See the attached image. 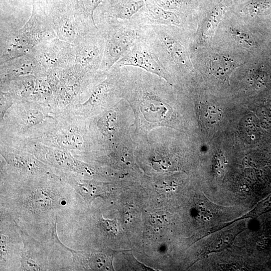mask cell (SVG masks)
I'll use <instances>...</instances> for the list:
<instances>
[{
    "label": "cell",
    "instance_id": "16",
    "mask_svg": "<svg viewBox=\"0 0 271 271\" xmlns=\"http://www.w3.org/2000/svg\"><path fill=\"white\" fill-rule=\"evenodd\" d=\"M103 226L105 230L110 232L113 235H115L118 231L117 225L116 221L102 219Z\"/></svg>",
    "mask_w": 271,
    "mask_h": 271
},
{
    "label": "cell",
    "instance_id": "9",
    "mask_svg": "<svg viewBox=\"0 0 271 271\" xmlns=\"http://www.w3.org/2000/svg\"><path fill=\"white\" fill-rule=\"evenodd\" d=\"M238 66L231 58L217 55L210 59L209 69L213 75L225 82L229 80L233 70Z\"/></svg>",
    "mask_w": 271,
    "mask_h": 271
},
{
    "label": "cell",
    "instance_id": "14",
    "mask_svg": "<svg viewBox=\"0 0 271 271\" xmlns=\"http://www.w3.org/2000/svg\"><path fill=\"white\" fill-rule=\"evenodd\" d=\"M221 15L222 10L219 8H216L210 14L203 27V34L204 37L207 38L211 35Z\"/></svg>",
    "mask_w": 271,
    "mask_h": 271
},
{
    "label": "cell",
    "instance_id": "24",
    "mask_svg": "<svg viewBox=\"0 0 271 271\" xmlns=\"http://www.w3.org/2000/svg\"><path fill=\"white\" fill-rule=\"evenodd\" d=\"M233 268L234 269H236V266H235V265H233Z\"/></svg>",
    "mask_w": 271,
    "mask_h": 271
},
{
    "label": "cell",
    "instance_id": "5",
    "mask_svg": "<svg viewBox=\"0 0 271 271\" xmlns=\"http://www.w3.org/2000/svg\"><path fill=\"white\" fill-rule=\"evenodd\" d=\"M1 88L6 87L13 79L19 77L41 74L32 53L12 58L0 64Z\"/></svg>",
    "mask_w": 271,
    "mask_h": 271
},
{
    "label": "cell",
    "instance_id": "27",
    "mask_svg": "<svg viewBox=\"0 0 271 271\" xmlns=\"http://www.w3.org/2000/svg\"><path fill=\"white\" fill-rule=\"evenodd\" d=\"M202 211H205V209H202L201 210Z\"/></svg>",
    "mask_w": 271,
    "mask_h": 271
},
{
    "label": "cell",
    "instance_id": "15",
    "mask_svg": "<svg viewBox=\"0 0 271 271\" xmlns=\"http://www.w3.org/2000/svg\"><path fill=\"white\" fill-rule=\"evenodd\" d=\"M229 32L235 41L244 48L249 49L255 45L253 39L248 34L233 28H231Z\"/></svg>",
    "mask_w": 271,
    "mask_h": 271
},
{
    "label": "cell",
    "instance_id": "13",
    "mask_svg": "<svg viewBox=\"0 0 271 271\" xmlns=\"http://www.w3.org/2000/svg\"><path fill=\"white\" fill-rule=\"evenodd\" d=\"M110 90V87L108 81L99 84L93 89L86 103L91 105L99 103L107 96Z\"/></svg>",
    "mask_w": 271,
    "mask_h": 271
},
{
    "label": "cell",
    "instance_id": "8",
    "mask_svg": "<svg viewBox=\"0 0 271 271\" xmlns=\"http://www.w3.org/2000/svg\"><path fill=\"white\" fill-rule=\"evenodd\" d=\"M102 0H72V10L80 36L98 30L94 18L95 10Z\"/></svg>",
    "mask_w": 271,
    "mask_h": 271
},
{
    "label": "cell",
    "instance_id": "2",
    "mask_svg": "<svg viewBox=\"0 0 271 271\" xmlns=\"http://www.w3.org/2000/svg\"><path fill=\"white\" fill-rule=\"evenodd\" d=\"M31 52L42 76L49 72L73 66L76 57L73 44L58 37L37 45Z\"/></svg>",
    "mask_w": 271,
    "mask_h": 271
},
{
    "label": "cell",
    "instance_id": "21",
    "mask_svg": "<svg viewBox=\"0 0 271 271\" xmlns=\"http://www.w3.org/2000/svg\"><path fill=\"white\" fill-rule=\"evenodd\" d=\"M224 243L225 244H227V243H228V241H225V240H224Z\"/></svg>",
    "mask_w": 271,
    "mask_h": 271
},
{
    "label": "cell",
    "instance_id": "23",
    "mask_svg": "<svg viewBox=\"0 0 271 271\" xmlns=\"http://www.w3.org/2000/svg\"><path fill=\"white\" fill-rule=\"evenodd\" d=\"M245 191L246 192H248V188H246L245 189Z\"/></svg>",
    "mask_w": 271,
    "mask_h": 271
},
{
    "label": "cell",
    "instance_id": "20",
    "mask_svg": "<svg viewBox=\"0 0 271 271\" xmlns=\"http://www.w3.org/2000/svg\"><path fill=\"white\" fill-rule=\"evenodd\" d=\"M203 220H204V221H207V217H203Z\"/></svg>",
    "mask_w": 271,
    "mask_h": 271
},
{
    "label": "cell",
    "instance_id": "22",
    "mask_svg": "<svg viewBox=\"0 0 271 271\" xmlns=\"http://www.w3.org/2000/svg\"><path fill=\"white\" fill-rule=\"evenodd\" d=\"M207 212L208 213H211L210 210H207Z\"/></svg>",
    "mask_w": 271,
    "mask_h": 271
},
{
    "label": "cell",
    "instance_id": "7",
    "mask_svg": "<svg viewBox=\"0 0 271 271\" xmlns=\"http://www.w3.org/2000/svg\"><path fill=\"white\" fill-rule=\"evenodd\" d=\"M47 13L57 37L73 44L80 35L72 9L64 5L57 6Z\"/></svg>",
    "mask_w": 271,
    "mask_h": 271
},
{
    "label": "cell",
    "instance_id": "25",
    "mask_svg": "<svg viewBox=\"0 0 271 271\" xmlns=\"http://www.w3.org/2000/svg\"><path fill=\"white\" fill-rule=\"evenodd\" d=\"M209 217H210L211 218H212V215L211 214V215L209 216Z\"/></svg>",
    "mask_w": 271,
    "mask_h": 271
},
{
    "label": "cell",
    "instance_id": "6",
    "mask_svg": "<svg viewBox=\"0 0 271 271\" xmlns=\"http://www.w3.org/2000/svg\"><path fill=\"white\" fill-rule=\"evenodd\" d=\"M116 64L120 67H138L167 80L164 68L158 58L142 45H136L130 51L124 55Z\"/></svg>",
    "mask_w": 271,
    "mask_h": 271
},
{
    "label": "cell",
    "instance_id": "19",
    "mask_svg": "<svg viewBox=\"0 0 271 271\" xmlns=\"http://www.w3.org/2000/svg\"><path fill=\"white\" fill-rule=\"evenodd\" d=\"M207 221H210L211 220V218L209 217H207Z\"/></svg>",
    "mask_w": 271,
    "mask_h": 271
},
{
    "label": "cell",
    "instance_id": "1",
    "mask_svg": "<svg viewBox=\"0 0 271 271\" xmlns=\"http://www.w3.org/2000/svg\"><path fill=\"white\" fill-rule=\"evenodd\" d=\"M29 19L21 28L1 31L0 63L29 53L37 45L57 37L47 12L35 3Z\"/></svg>",
    "mask_w": 271,
    "mask_h": 271
},
{
    "label": "cell",
    "instance_id": "11",
    "mask_svg": "<svg viewBox=\"0 0 271 271\" xmlns=\"http://www.w3.org/2000/svg\"><path fill=\"white\" fill-rule=\"evenodd\" d=\"M146 7L148 16L155 22L169 25H177L179 24L178 18L172 11L162 9L147 0Z\"/></svg>",
    "mask_w": 271,
    "mask_h": 271
},
{
    "label": "cell",
    "instance_id": "10",
    "mask_svg": "<svg viewBox=\"0 0 271 271\" xmlns=\"http://www.w3.org/2000/svg\"><path fill=\"white\" fill-rule=\"evenodd\" d=\"M159 35L173 60L185 66L191 63L186 50L180 43L164 31H160Z\"/></svg>",
    "mask_w": 271,
    "mask_h": 271
},
{
    "label": "cell",
    "instance_id": "26",
    "mask_svg": "<svg viewBox=\"0 0 271 271\" xmlns=\"http://www.w3.org/2000/svg\"><path fill=\"white\" fill-rule=\"evenodd\" d=\"M246 185H244V186H243V188H246Z\"/></svg>",
    "mask_w": 271,
    "mask_h": 271
},
{
    "label": "cell",
    "instance_id": "12",
    "mask_svg": "<svg viewBox=\"0 0 271 271\" xmlns=\"http://www.w3.org/2000/svg\"><path fill=\"white\" fill-rule=\"evenodd\" d=\"M200 119L205 127H211L221 120L222 111L218 107L210 103H201L199 107Z\"/></svg>",
    "mask_w": 271,
    "mask_h": 271
},
{
    "label": "cell",
    "instance_id": "4",
    "mask_svg": "<svg viewBox=\"0 0 271 271\" xmlns=\"http://www.w3.org/2000/svg\"><path fill=\"white\" fill-rule=\"evenodd\" d=\"M114 23L105 24L99 27L105 41L103 56L100 70L106 72L116 63L137 39L136 32L122 29Z\"/></svg>",
    "mask_w": 271,
    "mask_h": 271
},
{
    "label": "cell",
    "instance_id": "17",
    "mask_svg": "<svg viewBox=\"0 0 271 271\" xmlns=\"http://www.w3.org/2000/svg\"><path fill=\"white\" fill-rule=\"evenodd\" d=\"M200 205L201 206H203L204 205V202H201L200 203Z\"/></svg>",
    "mask_w": 271,
    "mask_h": 271
},
{
    "label": "cell",
    "instance_id": "3",
    "mask_svg": "<svg viewBox=\"0 0 271 271\" xmlns=\"http://www.w3.org/2000/svg\"><path fill=\"white\" fill-rule=\"evenodd\" d=\"M76 57L74 68L83 82L91 74L100 68L105 41L101 31L80 36L73 44Z\"/></svg>",
    "mask_w": 271,
    "mask_h": 271
},
{
    "label": "cell",
    "instance_id": "18",
    "mask_svg": "<svg viewBox=\"0 0 271 271\" xmlns=\"http://www.w3.org/2000/svg\"><path fill=\"white\" fill-rule=\"evenodd\" d=\"M224 240L228 241L229 240V237L228 236L226 237Z\"/></svg>",
    "mask_w": 271,
    "mask_h": 271
}]
</instances>
